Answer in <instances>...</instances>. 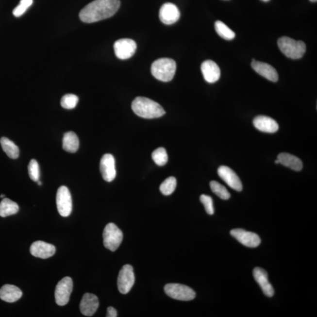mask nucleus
Here are the masks:
<instances>
[{"instance_id":"obj_34","label":"nucleus","mask_w":317,"mask_h":317,"mask_svg":"<svg viewBox=\"0 0 317 317\" xmlns=\"http://www.w3.org/2000/svg\"><path fill=\"white\" fill-rule=\"evenodd\" d=\"M117 311L116 309H115V308L112 307H109L107 308V314H106V317H117Z\"/></svg>"},{"instance_id":"obj_29","label":"nucleus","mask_w":317,"mask_h":317,"mask_svg":"<svg viewBox=\"0 0 317 317\" xmlns=\"http://www.w3.org/2000/svg\"><path fill=\"white\" fill-rule=\"evenodd\" d=\"M153 161L158 166L162 167L167 164L168 156L166 150L164 148H159L154 150L151 155Z\"/></svg>"},{"instance_id":"obj_4","label":"nucleus","mask_w":317,"mask_h":317,"mask_svg":"<svg viewBox=\"0 0 317 317\" xmlns=\"http://www.w3.org/2000/svg\"><path fill=\"white\" fill-rule=\"evenodd\" d=\"M278 46L286 57L299 60L301 58L306 52V45L301 41L283 36L278 40Z\"/></svg>"},{"instance_id":"obj_2","label":"nucleus","mask_w":317,"mask_h":317,"mask_svg":"<svg viewBox=\"0 0 317 317\" xmlns=\"http://www.w3.org/2000/svg\"><path fill=\"white\" fill-rule=\"evenodd\" d=\"M132 109L137 116L145 119L158 118L165 114L161 105L145 97L136 98L132 103Z\"/></svg>"},{"instance_id":"obj_13","label":"nucleus","mask_w":317,"mask_h":317,"mask_svg":"<svg viewBox=\"0 0 317 317\" xmlns=\"http://www.w3.org/2000/svg\"><path fill=\"white\" fill-rule=\"evenodd\" d=\"M218 175L222 180L226 182L229 186L236 191L240 192L243 189V185L239 177L231 168L221 166L218 168Z\"/></svg>"},{"instance_id":"obj_35","label":"nucleus","mask_w":317,"mask_h":317,"mask_svg":"<svg viewBox=\"0 0 317 317\" xmlns=\"http://www.w3.org/2000/svg\"><path fill=\"white\" fill-rule=\"evenodd\" d=\"M37 182L38 185H41L42 184L41 182H40V181H38V182Z\"/></svg>"},{"instance_id":"obj_7","label":"nucleus","mask_w":317,"mask_h":317,"mask_svg":"<svg viewBox=\"0 0 317 317\" xmlns=\"http://www.w3.org/2000/svg\"><path fill=\"white\" fill-rule=\"evenodd\" d=\"M58 213L61 217H68L72 212V200L69 190L65 186L59 187L56 197Z\"/></svg>"},{"instance_id":"obj_31","label":"nucleus","mask_w":317,"mask_h":317,"mask_svg":"<svg viewBox=\"0 0 317 317\" xmlns=\"http://www.w3.org/2000/svg\"><path fill=\"white\" fill-rule=\"evenodd\" d=\"M28 170H29L30 178L32 181L38 182L40 180V167H39V165L36 160L32 159L30 162Z\"/></svg>"},{"instance_id":"obj_27","label":"nucleus","mask_w":317,"mask_h":317,"mask_svg":"<svg viewBox=\"0 0 317 317\" xmlns=\"http://www.w3.org/2000/svg\"><path fill=\"white\" fill-rule=\"evenodd\" d=\"M210 186L212 192L223 200H228L231 198V194L228 190L218 182L212 181L210 183Z\"/></svg>"},{"instance_id":"obj_15","label":"nucleus","mask_w":317,"mask_h":317,"mask_svg":"<svg viewBox=\"0 0 317 317\" xmlns=\"http://www.w3.org/2000/svg\"><path fill=\"white\" fill-rule=\"evenodd\" d=\"M55 250V247L54 245L43 241H36L32 244L30 248V252L33 256L43 259L54 256Z\"/></svg>"},{"instance_id":"obj_23","label":"nucleus","mask_w":317,"mask_h":317,"mask_svg":"<svg viewBox=\"0 0 317 317\" xmlns=\"http://www.w3.org/2000/svg\"><path fill=\"white\" fill-rule=\"evenodd\" d=\"M63 142L64 150L69 153H75L79 148V139L73 132H68L64 134Z\"/></svg>"},{"instance_id":"obj_25","label":"nucleus","mask_w":317,"mask_h":317,"mask_svg":"<svg viewBox=\"0 0 317 317\" xmlns=\"http://www.w3.org/2000/svg\"><path fill=\"white\" fill-rule=\"evenodd\" d=\"M0 144L4 152L10 158L17 159L19 155V148L15 143L7 137H2L0 139Z\"/></svg>"},{"instance_id":"obj_10","label":"nucleus","mask_w":317,"mask_h":317,"mask_svg":"<svg viewBox=\"0 0 317 317\" xmlns=\"http://www.w3.org/2000/svg\"><path fill=\"white\" fill-rule=\"evenodd\" d=\"M114 51L117 58L127 60L133 57L136 50V43L128 38L120 39L115 43Z\"/></svg>"},{"instance_id":"obj_37","label":"nucleus","mask_w":317,"mask_h":317,"mask_svg":"<svg viewBox=\"0 0 317 317\" xmlns=\"http://www.w3.org/2000/svg\"><path fill=\"white\" fill-rule=\"evenodd\" d=\"M4 196H5V195H0V198H4Z\"/></svg>"},{"instance_id":"obj_5","label":"nucleus","mask_w":317,"mask_h":317,"mask_svg":"<svg viewBox=\"0 0 317 317\" xmlns=\"http://www.w3.org/2000/svg\"><path fill=\"white\" fill-rule=\"evenodd\" d=\"M103 245L105 248L112 251H116L121 244L123 234L114 223H109L103 232Z\"/></svg>"},{"instance_id":"obj_26","label":"nucleus","mask_w":317,"mask_h":317,"mask_svg":"<svg viewBox=\"0 0 317 317\" xmlns=\"http://www.w3.org/2000/svg\"><path fill=\"white\" fill-rule=\"evenodd\" d=\"M216 32L221 38L226 40H232L235 36V33L222 21H217L215 22Z\"/></svg>"},{"instance_id":"obj_11","label":"nucleus","mask_w":317,"mask_h":317,"mask_svg":"<svg viewBox=\"0 0 317 317\" xmlns=\"http://www.w3.org/2000/svg\"><path fill=\"white\" fill-rule=\"evenodd\" d=\"M231 234L238 242L248 248H257L261 243L259 235L254 233L246 231L245 230L234 229L231 232Z\"/></svg>"},{"instance_id":"obj_39","label":"nucleus","mask_w":317,"mask_h":317,"mask_svg":"<svg viewBox=\"0 0 317 317\" xmlns=\"http://www.w3.org/2000/svg\"><path fill=\"white\" fill-rule=\"evenodd\" d=\"M310 1H312V2H316L317 0H310Z\"/></svg>"},{"instance_id":"obj_18","label":"nucleus","mask_w":317,"mask_h":317,"mask_svg":"<svg viewBox=\"0 0 317 317\" xmlns=\"http://www.w3.org/2000/svg\"><path fill=\"white\" fill-rule=\"evenodd\" d=\"M251 67L255 71L266 79L272 82H277L279 80V75L276 69L268 64L253 60L251 63Z\"/></svg>"},{"instance_id":"obj_16","label":"nucleus","mask_w":317,"mask_h":317,"mask_svg":"<svg viewBox=\"0 0 317 317\" xmlns=\"http://www.w3.org/2000/svg\"><path fill=\"white\" fill-rule=\"evenodd\" d=\"M201 70L204 80L209 83H215L219 80L220 69L214 61L207 60L201 64Z\"/></svg>"},{"instance_id":"obj_30","label":"nucleus","mask_w":317,"mask_h":317,"mask_svg":"<svg viewBox=\"0 0 317 317\" xmlns=\"http://www.w3.org/2000/svg\"><path fill=\"white\" fill-rule=\"evenodd\" d=\"M78 97L74 94H67L62 98V107L67 109H72L76 107L78 103Z\"/></svg>"},{"instance_id":"obj_9","label":"nucleus","mask_w":317,"mask_h":317,"mask_svg":"<svg viewBox=\"0 0 317 317\" xmlns=\"http://www.w3.org/2000/svg\"><path fill=\"white\" fill-rule=\"evenodd\" d=\"M134 280L135 278L133 266L130 265L123 266L117 277V288L119 292L122 294L130 292L134 285Z\"/></svg>"},{"instance_id":"obj_14","label":"nucleus","mask_w":317,"mask_h":317,"mask_svg":"<svg viewBox=\"0 0 317 317\" xmlns=\"http://www.w3.org/2000/svg\"><path fill=\"white\" fill-rule=\"evenodd\" d=\"M181 13L176 5L167 2L162 5L159 11V18L163 23L171 25L175 23L180 18Z\"/></svg>"},{"instance_id":"obj_17","label":"nucleus","mask_w":317,"mask_h":317,"mask_svg":"<svg viewBox=\"0 0 317 317\" xmlns=\"http://www.w3.org/2000/svg\"><path fill=\"white\" fill-rule=\"evenodd\" d=\"M99 307L98 297L93 294H84L80 303V311L83 315L91 317L96 313Z\"/></svg>"},{"instance_id":"obj_12","label":"nucleus","mask_w":317,"mask_h":317,"mask_svg":"<svg viewBox=\"0 0 317 317\" xmlns=\"http://www.w3.org/2000/svg\"><path fill=\"white\" fill-rule=\"evenodd\" d=\"M100 170L102 178L108 182L113 181L117 175L116 160L111 154H105L100 162Z\"/></svg>"},{"instance_id":"obj_22","label":"nucleus","mask_w":317,"mask_h":317,"mask_svg":"<svg viewBox=\"0 0 317 317\" xmlns=\"http://www.w3.org/2000/svg\"><path fill=\"white\" fill-rule=\"evenodd\" d=\"M279 164L284 165L286 167L290 168L295 171L301 170L303 167L302 162L296 156L291 155L287 153H280L277 157Z\"/></svg>"},{"instance_id":"obj_38","label":"nucleus","mask_w":317,"mask_h":317,"mask_svg":"<svg viewBox=\"0 0 317 317\" xmlns=\"http://www.w3.org/2000/svg\"><path fill=\"white\" fill-rule=\"evenodd\" d=\"M262 1H265V2H268L270 1V0H262Z\"/></svg>"},{"instance_id":"obj_21","label":"nucleus","mask_w":317,"mask_h":317,"mask_svg":"<svg viewBox=\"0 0 317 317\" xmlns=\"http://www.w3.org/2000/svg\"><path fill=\"white\" fill-rule=\"evenodd\" d=\"M20 289L14 285L6 284L0 289V299L7 302H15L21 298Z\"/></svg>"},{"instance_id":"obj_33","label":"nucleus","mask_w":317,"mask_h":317,"mask_svg":"<svg viewBox=\"0 0 317 317\" xmlns=\"http://www.w3.org/2000/svg\"><path fill=\"white\" fill-rule=\"evenodd\" d=\"M200 200L201 203L203 204L207 214L210 215L214 214L215 209L212 198L209 196L202 195L200 196Z\"/></svg>"},{"instance_id":"obj_19","label":"nucleus","mask_w":317,"mask_h":317,"mask_svg":"<svg viewBox=\"0 0 317 317\" xmlns=\"http://www.w3.org/2000/svg\"><path fill=\"white\" fill-rule=\"evenodd\" d=\"M253 276L255 280L262 288L264 294L269 297H273L274 290L273 286L268 281L267 272L262 268L256 267L254 269Z\"/></svg>"},{"instance_id":"obj_28","label":"nucleus","mask_w":317,"mask_h":317,"mask_svg":"<svg viewBox=\"0 0 317 317\" xmlns=\"http://www.w3.org/2000/svg\"><path fill=\"white\" fill-rule=\"evenodd\" d=\"M177 185V181L174 177H169L165 180L160 186V190L163 195L169 196L175 191Z\"/></svg>"},{"instance_id":"obj_20","label":"nucleus","mask_w":317,"mask_h":317,"mask_svg":"<svg viewBox=\"0 0 317 317\" xmlns=\"http://www.w3.org/2000/svg\"><path fill=\"white\" fill-rule=\"evenodd\" d=\"M253 125L257 130L266 133H276L279 128L276 120L270 117L263 116L255 117Z\"/></svg>"},{"instance_id":"obj_3","label":"nucleus","mask_w":317,"mask_h":317,"mask_svg":"<svg viewBox=\"0 0 317 317\" xmlns=\"http://www.w3.org/2000/svg\"><path fill=\"white\" fill-rule=\"evenodd\" d=\"M176 64L170 58H160L156 60L151 67L153 77L162 82H169L175 74Z\"/></svg>"},{"instance_id":"obj_24","label":"nucleus","mask_w":317,"mask_h":317,"mask_svg":"<svg viewBox=\"0 0 317 317\" xmlns=\"http://www.w3.org/2000/svg\"><path fill=\"white\" fill-rule=\"evenodd\" d=\"M19 206L16 202L4 198L0 203V217H5L17 213Z\"/></svg>"},{"instance_id":"obj_36","label":"nucleus","mask_w":317,"mask_h":317,"mask_svg":"<svg viewBox=\"0 0 317 317\" xmlns=\"http://www.w3.org/2000/svg\"><path fill=\"white\" fill-rule=\"evenodd\" d=\"M275 163H276V164H279V161H278L277 159L276 160V161H275Z\"/></svg>"},{"instance_id":"obj_1","label":"nucleus","mask_w":317,"mask_h":317,"mask_svg":"<svg viewBox=\"0 0 317 317\" xmlns=\"http://www.w3.org/2000/svg\"><path fill=\"white\" fill-rule=\"evenodd\" d=\"M120 5V0H95L80 11V18L85 23L103 20L113 16Z\"/></svg>"},{"instance_id":"obj_32","label":"nucleus","mask_w":317,"mask_h":317,"mask_svg":"<svg viewBox=\"0 0 317 317\" xmlns=\"http://www.w3.org/2000/svg\"><path fill=\"white\" fill-rule=\"evenodd\" d=\"M33 3V0H21L19 4L13 11V15L17 17H19L24 15L30 6Z\"/></svg>"},{"instance_id":"obj_6","label":"nucleus","mask_w":317,"mask_h":317,"mask_svg":"<svg viewBox=\"0 0 317 317\" xmlns=\"http://www.w3.org/2000/svg\"><path fill=\"white\" fill-rule=\"evenodd\" d=\"M165 292L171 298L179 301H190L195 298L196 293L187 285L171 283L165 286Z\"/></svg>"},{"instance_id":"obj_8","label":"nucleus","mask_w":317,"mask_h":317,"mask_svg":"<svg viewBox=\"0 0 317 317\" xmlns=\"http://www.w3.org/2000/svg\"><path fill=\"white\" fill-rule=\"evenodd\" d=\"M72 289L73 282L71 277H64L59 282L55 291L56 303L60 306L68 304Z\"/></svg>"}]
</instances>
